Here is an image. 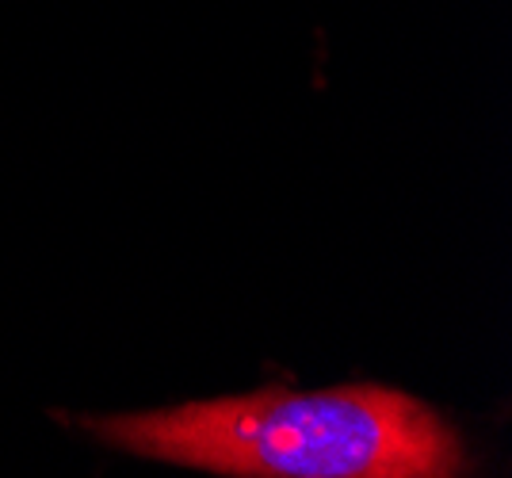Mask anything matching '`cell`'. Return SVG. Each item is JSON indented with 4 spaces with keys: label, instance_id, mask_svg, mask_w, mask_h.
Wrapping results in <instances>:
<instances>
[{
    "label": "cell",
    "instance_id": "1",
    "mask_svg": "<svg viewBox=\"0 0 512 478\" xmlns=\"http://www.w3.org/2000/svg\"><path fill=\"white\" fill-rule=\"evenodd\" d=\"M73 425L130 456L245 478H444L470 467L463 436L390 387H268Z\"/></svg>",
    "mask_w": 512,
    "mask_h": 478
}]
</instances>
